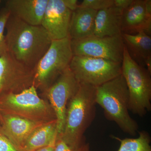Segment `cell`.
I'll use <instances>...</instances> for the list:
<instances>
[{"label": "cell", "mask_w": 151, "mask_h": 151, "mask_svg": "<svg viewBox=\"0 0 151 151\" xmlns=\"http://www.w3.org/2000/svg\"><path fill=\"white\" fill-rule=\"evenodd\" d=\"M79 6L98 12L113 6V0H84Z\"/></svg>", "instance_id": "obj_21"}, {"label": "cell", "mask_w": 151, "mask_h": 151, "mask_svg": "<svg viewBox=\"0 0 151 151\" xmlns=\"http://www.w3.org/2000/svg\"><path fill=\"white\" fill-rule=\"evenodd\" d=\"M122 69L129 92V111L144 117L151 110V73L132 59L125 46Z\"/></svg>", "instance_id": "obj_4"}, {"label": "cell", "mask_w": 151, "mask_h": 151, "mask_svg": "<svg viewBox=\"0 0 151 151\" xmlns=\"http://www.w3.org/2000/svg\"><path fill=\"white\" fill-rule=\"evenodd\" d=\"M122 63L104 58L73 55L69 68L79 84L97 87L122 74Z\"/></svg>", "instance_id": "obj_7"}, {"label": "cell", "mask_w": 151, "mask_h": 151, "mask_svg": "<svg viewBox=\"0 0 151 151\" xmlns=\"http://www.w3.org/2000/svg\"><path fill=\"white\" fill-rule=\"evenodd\" d=\"M71 14L63 0H48L41 25L46 30L52 40L68 37Z\"/></svg>", "instance_id": "obj_11"}, {"label": "cell", "mask_w": 151, "mask_h": 151, "mask_svg": "<svg viewBox=\"0 0 151 151\" xmlns=\"http://www.w3.org/2000/svg\"><path fill=\"white\" fill-rule=\"evenodd\" d=\"M2 122V116L1 113V111H0V124Z\"/></svg>", "instance_id": "obj_27"}, {"label": "cell", "mask_w": 151, "mask_h": 151, "mask_svg": "<svg viewBox=\"0 0 151 151\" xmlns=\"http://www.w3.org/2000/svg\"><path fill=\"white\" fill-rule=\"evenodd\" d=\"M2 2V1L0 0V5H1V3Z\"/></svg>", "instance_id": "obj_28"}, {"label": "cell", "mask_w": 151, "mask_h": 151, "mask_svg": "<svg viewBox=\"0 0 151 151\" xmlns=\"http://www.w3.org/2000/svg\"><path fill=\"white\" fill-rule=\"evenodd\" d=\"M137 138H125L121 139L112 135L111 137L120 142L117 151H151V138L150 134L143 130L139 132Z\"/></svg>", "instance_id": "obj_19"}, {"label": "cell", "mask_w": 151, "mask_h": 151, "mask_svg": "<svg viewBox=\"0 0 151 151\" xmlns=\"http://www.w3.org/2000/svg\"><path fill=\"white\" fill-rule=\"evenodd\" d=\"M48 0H7L5 7L11 15L33 26L41 24Z\"/></svg>", "instance_id": "obj_14"}, {"label": "cell", "mask_w": 151, "mask_h": 151, "mask_svg": "<svg viewBox=\"0 0 151 151\" xmlns=\"http://www.w3.org/2000/svg\"><path fill=\"white\" fill-rule=\"evenodd\" d=\"M80 86L69 67L43 94L56 116L57 137L62 135L64 129L68 104Z\"/></svg>", "instance_id": "obj_9"}, {"label": "cell", "mask_w": 151, "mask_h": 151, "mask_svg": "<svg viewBox=\"0 0 151 151\" xmlns=\"http://www.w3.org/2000/svg\"><path fill=\"white\" fill-rule=\"evenodd\" d=\"M0 151H24L17 147L1 130L0 126Z\"/></svg>", "instance_id": "obj_23"}, {"label": "cell", "mask_w": 151, "mask_h": 151, "mask_svg": "<svg viewBox=\"0 0 151 151\" xmlns=\"http://www.w3.org/2000/svg\"><path fill=\"white\" fill-rule=\"evenodd\" d=\"M58 136L57 121L41 125L31 134L26 141L24 151H33L55 144Z\"/></svg>", "instance_id": "obj_18"}, {"label": "cell", "mask_w": 151, "mask_h": 151, "mask_svg": "<svg viewBox=\"0 0 151 151\" xmlns=\"http://www.w3.org/2000/svg\"><path fill=\"white\" fill-rule=\"evenodd\" d=\"M140 32L151 36V0H134L131 6L123 11L122 33Z\"/></svg>", "instance_id": "obj_12"}, {"label": "cell", "mask_w": 151, "mask_h": 151, "mask_svg": "<svg viewBox=\"0 0 151 151\" xmlns=\"http://www.w3.org/2000/svg\"><path fill=\"white\" fill-rule=\"evenodd\" d=\"M95 94L96 87L80 84L68 104L64 129L58 137L72 148H78L86 143L84 133L96 115Z\"/></svg>", "instance_id": "obj_2"}, {"label": "cell", "mask_w": 151, "mask_h": 151, "mask_svg": "<svg viewBox=\"0 0 151 151\" xmlns=\"http://www.w3.org/2000/svg\"><path fill=\"white\" fill-rule=\"evenodd\" d=\"M1 116L0 126L2 132L17 147L23 151L31 134L38 127L45 124L7 113H1Z\"/></svg>", "instance_id": "obj_13"}, {"label": "cell", "mask_w": 151, "mask_h": 151, "mask_svg": "<svg viewBox=\"0 0 151 151\" xmlns=\"http://www.w3.org/2000/svg\"><path fill=\"white\" fill-rule=\"evenodd\" d=\"M1 113L20 116L42 123L56 120L50 104L39 96L34 85L17 94H6L0 97Z\"/></svg>", "instance_id": "obj_5"}, {"label": "cell", "mask_w": 151, "mask_h": 151, "mask_svg": "<svg viewBox=\"0 0 151 151\" xmlns=\"http://www.w3.org/2000/svg\"><path fill=\"white\" fill-rule=\"evenodd\" d=\"M124 45L131 58L151 73V37L144 32L122 34Z\"/></svg>", "instance_id": "obj_15"}, {"label": "cell", "mask_w": 151, "mask_h": 151, "mask_svg": "<svg viewBox=\"0 0 151 151\" xmlns=\"http://www.w3.org/2000/svg\"><path fill=\"white\" fill-rule=\"evenodd\" d=\"M122 10L113 6L98 11L93 35L104 37L122 34Z\"/></svg>", "instance_id": "obj_16"}, {"label": "cell", "mask_w": 151, "mask_h": 151, "mask_svg": "<svg viewBox=\"0 0 151 151\" xmlns=\"http://www.w3.org/2000/svg\"><path fill=\"white\" fill-rule=\"evenodd\" d=\"M133 1L134 0H113V6L123 11L131 6Z\"/></svg>", "instance_id": "obj_24"}, {"label": "cell", "mask_w": 151, "mask_h": 151, "mask_svg": "<svg viewBox=\"0 0 151 151\" xmlns=\"http://www.w3.org/2000/svg\"><path fill=\"white\" fill-rule=\"evenodd\" d=\"M10 13L6 8L0 12V56L8 52L4 30Z\"/></svg>", "instance_id": "obj_20"}, {"label": "cell", "mask_w": 151, "mask_h": 151, "mask_svg": "<svg viewBox=\"0 0 151 151\" xmlns=\"http://www.w3.org/2000/svg\"><path fill=\"white\" fill-rule=\"evenodd\" d=\"M35 71L8 52L0 56V97L17 94L34 85Z\"/></svg>", "instance_id": "obj_10"}, {"label": "cell", "mask_w": 151, "mask_h": 151, "mask_svg": "<svg viewBox=\"0 0 151 151\" xmlns=\"http://www.w3.org/2000/svg\"><path fill=\"white\" fill-rule=\"evenodd\" d=\"M95 101L106 119L115 122L126 134H137L139 125L129 114V92L122 74L96 87Z\"/></svg>", "instance_id": "obj_3"}, {"label": "cell", "mask_w": 151, "mask_h": 151, "mask_svg": "<svg viewBox=\"0 0 151 151\" xmlns=\"http://www.w3.org/2000/svg\"><path fill=\"white\" fill-rule=\"evenodd\" d=\"M66 7L71 12L75 11L78 7V1L77 0H63Z\"/></svg>", "instance_id": "obj_25"}, {"label": "cell", "mask_w": 151, "mask_h": 151, "mask_svg": "<svg viewBox=\"0 0 151 151\" xmlns=\"http://www.w3.org/2000/svg\"><path fill=\"white\" fill-rule=\"evenodd\" d=\"M5 29L8 52L35 71L51 45L52 40L48 33L41 25L28 24L11 14Z\"/></svg>", "instance_id": "obj_1"}, {"label": "cell", "mask_w": 151, "mask_h": 151, "mask_svg": "<svg viewBox=\"0 0 151 151\" xmlns=\"http://www.w3.org/2000/svg\"><path fill=\"white\" fill-rule=\"evenodd\" d=\"M73 55L98 58L122 63L124 44L122 35L99 37L96 36L70 40Z\"/></svg>", "instance_id": "obj_8"}, {"label": "cell", "mask_w": 151, "mask_h": 151, "mask_svg": "<svg viewBox=\"0 0 151 151\" xmlns=\"http://www.w3.org/2000/svg\"><path fill=\"white\" fill-rule=\"evenodd\" d=\"M55 144L47 146V147H43L33 151H55Z\"/></svg>", "instance_id": "obj_26"}, {"label": "cell", "mask_w": 151, "mask_h": 151, "mask_svg": "<svg viewBox=\"0 0 151 151\" xmlns=\"http://www.w3.org/2000/svg\"><path fill=\"white\" fill-rule=\"evenodd\" d=\"M73 56L70 40H52L51 45L35 69L34 85L44 93L69 67Z\"/></svg>", "instance_id": "obj_6"}, {"label": "cell", "mask_w": 151, "mask_h": 151, "mask_svg": "<svg viewBox=\"0 0 151 151\" xmlns=\"http://www.w3.org/2000/svg\"><path fill=\"white\" fill-rule=\"evenodd\" d=\"M97 11L79 6L72 12L68 29L70 40H78L93 35Z\"/></svg>", "instance_id": "obj_17"}, {"label": "cell", "mask_w": 151, "mask_h": 151, "mask_svg": "<svg viewBox=\"0 0 151 151\" xmlns=\"http://www.w3.org/2000/svg\"><path fill=\"white\" fill-rule=\"evenodd\" d=\"M55 151H90L89 143H86L78 148H72L61 138L57 137L55 145Z\"/></svg>", "instance_id": "obj_22"}]
</instances>
